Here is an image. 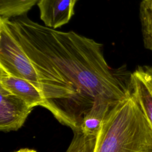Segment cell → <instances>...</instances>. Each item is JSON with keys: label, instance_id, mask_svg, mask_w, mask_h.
I'll list each match as a JSON object with an SVG mask.
<instances>
[{"label": "cell", "instance_id": "6da1fadb", "mask_svg": "<svg viewBox=\"0 0 152 152\" xmlns=\"http://www.w3.org/2000/svg\"><path fill=\"white\" fill-rule=\"evenodd\" d=\"M9 27L31 60L41 91L51 112L72 129L75 121L66 112H85L97 99L115 104L131 94V76L115 71L107 63L103 46L73 31L50 28L27 15L8 18Z\"/></svg>", "mask_w": 152, "mask_h": 152}, {"label": "cell", "instance_id": "7a4b0ae2", "mask_svg": "<svg viewBox=\"0 0 152 152\" xmlns=\"http://www.w3.org/2000/svg\"><path fill=\"white\" fill-rule=\"evenodd\" d=\"M94 152H152V128L132 91L110 110Z\"/></svg>", "mask_w": 152, "mask_h": 152}, {"label": "cell", "instance_id": "3957f363", "mask_svg": "<svg viewBox=\"0 0 152 152\" xmlns=\"http://www.w3.org/2000/svg\"><path fill=\"white\" fill-rule=\"evenodd\" d=\"M8 18L0 17V68L13 76L30 81L40 90L36 71L20 43L11 32Z\"/></svg>", "mask_w": 152, "mask_h": 152}, {"label": "cell", "instance_id": "277c9868", "mask_svg": "<svg viewBox=\"0 0 152 152\" xmlns=\"http://www.w3.org/2000/svg\"><path fill=\"white\" fill-rule=\"evenodd\" d=\"M0 129L16 131L25 122L33 109L23 100L0 86Z\"/></svg>", "mask_w": 152, "mask_h": 152}, {"label": "cell", "instance_id": "5b68a950", "mask_svg": "<svg viewBox=\"0 0 152 152\" xmlns=\"http://www.w3.org/2000/svg\"><path fill=\"white\" fill-rule=\"evenodd\" d=\"M0 86L17 96L33 108L40 106L51 111L41 90L30 81L13 76L0 68Z\"/></svg>", "mask_w": 152, "mask_h": 152}, {"label": "cell", "instance_id": "8992f818", "mask_svg": "<svg viewBox=\"0 0 152 152\" xmlns=\"http://www.w3.org/2000/svg\"><path fill=\"white\" fill-rule=\"evenodd\" d=\"M78 0H39L40 19L46 27L55 29L68 23L74 14Z\"/></svg>", "mask_w": 152, "mask_h": 152}, {"label": "cell", "instance_id": "52a82bcc", "mask_svg": "<svg viewBox=\"0 0 152 152\" xmlns=\"http://www.w3.org/2000/svg\"><path fill=\"white\" fill-rule=\"evenodd\" d=\"M116 104L105 99L96 100L85 112L78 128L87 135L97 137L108 113Z\"/></svg>", "mask_w": 152, "mask_h": 152}, {"label": "cell", "instance_id": "ba28073f", "mask_svg": "<svg viewBox=\"0 0 152 152\" xmlns=\"http://www.w3.org/2000/svg\"><path fill=\"white\" fill-rule=\"evenodd\" d=\"M132 93L152 128V96L142 79L134 71L131 76Z\"/></svg>", "mask_w": 152, "mask_h": 152}, {"label": "cell", "instance_id": "9c48e42d", "mask_svg": "<svg viewBox=\"0 0 152 152\" xmlns=\"http://www.w3.org/2000/svg\"><path fill=\"white\" fill-rule=\"evenodd\" d=\"M39 0H0V15L5 18L19 17L26 14Z\"/></svg>", "mask_w": 152, "mask_h": 152}, {"label": "cell", "instance_id": "30bf717a", "mask_svg": "<svg viewBox=\"0 0 152 152\" xmlns=\"http://www.w3.org/2000/svg\"><path fill=\"white\" fill-rule=\"evenodd\" d=\"M144 45L152 51V0H142L140 7Z\"/></svg>", "mask_w": 152, "mask_h": 152}, {"label": "cell", "instance_id": "8fae6325", "mask_svg": "<svg viewBox=\"0 0 152 152\" xmlns=\"http://www.w3.org/2000/svg\"><path fill=\"white\" fill-rule=\"evenodd\" d=\"M74 130V138L66 152H94L97 137L84 134L78 127Z\"/></svg>", "mask_w": 152, "mask_h": 152}, {"label": "cell", "instance_id": "7c38bea8", "mask_svg": "<svg viewBox=\"0 0 152 152\" xmlns=\"http://www.w3.org/2000/svg\"><path fill=\"white\" fill-rule=\"evenodd\" d=\"M135 71L144 81L152 96V67H139Z\"/></svg>", "mask_w": 152, "mask_h": 152}, {"label": "cell", "instance_id": "4fadbf2b", "mask_svg": "<svg viewBox=\"0 0 152 152\" xmlns=\"http://www.w3.org/2000/svg\"><path fill=\"white\" fill-rule=\"evenodd\" d=\"M14 152H37L36 151L32 150V149H28V148H22L20 150H18L17 151H15Z\"/></svg>", "mask_w": 152, "mask_h": 152}]
</instances>
